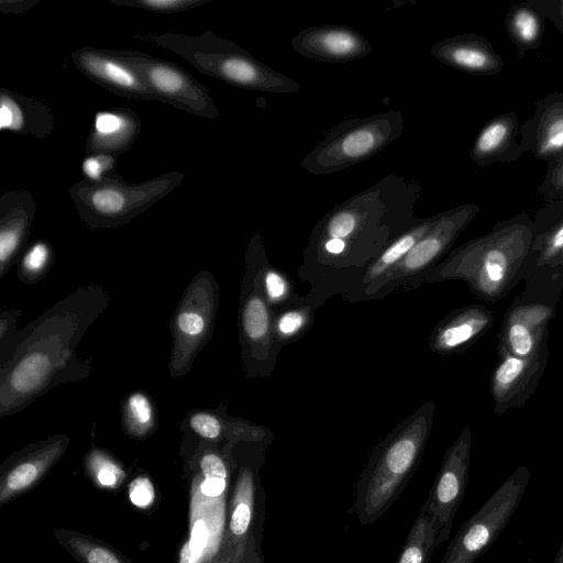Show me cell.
<instances>
[{"mask_svg": "<svg viewBox=\"0 0 563 563\" xmlns=\"http://www.w3.org/2000/svg\"><path fill=\"white\" fill-rule=\"evenodd\" d=\"M110 302L101 285L81 286L20 330L10 357L0 365V417L15 415L60 384L91 374V361L76 349Z\"/></svg>", "mask_w": 563, "mask_h": 563, "instance_id": "cell-1", "label": "cell"}, {"mask_svg": "<svg viewBox=\"0 0 563 563\" xmlns=\"http://www.w3.org/2000/svg\"><path fill=\"white\" fill-rule=\"evenodd\" d=\"M532 234L533 219L527 211L499 220L486 233L451 251L426 278L462 280L481 301L496 303L522 280Z\"/></svg>", "mask_w": 563, "mask_h": 563, "instance_id": "cell-2", "label": "cell"}, {"mask_svg": "<svg viewBox=\"0 0 563 563\" xmlns=\"http://www.w3.org/2000/svg\"><path fill=\"white\" fill-rule=\"evenodd\" d=\"M433 415V402L424 404L374 450L354 487L353 510L360 523L376 522L401 495L421 460Z\"/></svg>", "mask_w": 563, "mask_h": 563, "instance_id": "cell-3", "label": "cell"}, {"mask_svg": "<svg viewBox=\"0 0 563 563\" xmlns=\"http://www.w3.org/2000/svg\"><path fill=\"white\" fill-rule=\"evenodd\" d=\"M133 38L173 52L199 73L244 89L273 93H294L299 84L256 59L238 44L211 32L188 35L145 32Z\"/></svg>", "mask_w": 563, "mask_h": 563, "instance_id": "cell-4", "label": "cell"}, {"mask_svg": "<svg viewBox=\"0 0 563 563\" xmlns=\"http://www.w3.org/2000/svg\"><path fill=\"white\" fill-rule=\"evenodd\" d=\"M185 174L167 172L142 183H128L111 172L100 181L81 179L69 188L80 220L91 230L128 224L175 190Z\"/></svg>", "mask_w": 563, "mask_h": 563, "instance_id": "cell-5", "label": "cell"}, {"mask_svg": "<svg viewBox=\"0 0 563 563\" xmlns=\"http://www.w3.org/2000/svg\"><path fill=\"white\" fill-rule=\"evenodd\" d=\"M402 125L398 110L344 120L328 131L300 166L317 176L338 173L386 148L401 135Z\"/></svg>", "mask_w": 563, "mask_h": 563, "instance_id": "cell-6", "label": "cell"}, {"mask_svg": "<svg viewBox=\"0 0 563 563\" xmlns=\"http://www.w3.org/2000/svg\"><path fill=\"white\" fill-rule=\"evenodd\" d=\"M219 298L220 286L210 271H200L190 279L169 321L172 350L168 373L172 377L187 375L210 341Z\"/></svg>", "mask_w": 563, "mask_h": 563, "instance_id": "cell-7", "label": "cell"}, {"mask_svg": "<svg viewBox=\"0 0 563 563\" xmlns=\"http://www.w3.org/2000/svg\"><path fill=\"white\" fill-rule=\"evenodd\" d=\"M519 298L558 306L563 294V199L534 212L533 234Z\"/></svg>", "mask_w": 563, "mask_h": 563, "instance_id": "cell-8", "label": "cell"}, {"mask_svg": "<svg viewBox=\"0 0 563 563\" xmlns=\"http://www.w3.org/2000/svg\"><path fill=\"white\" fill-rule=\"evenodd\" d=\"M530 477L526 465L518 466L483 506L460 526L441 563H474L481 558L511 520Z\"/></svg>", "mask_w": 563, "mask_h": 563, "instance_id": "cell-9", "label": "cell"}, {"mask_svg": "<svg viewBox=\"0 0 563 563\" xmlns=\"http://www.w3.org/2000/svg\"><path fill=\"white\" fill-rule=\"evenodd\" d=\"M118 53L142 77L156 100L194 115L219 117L210 89L180 66L139 51L118 49Z\"/></svg>", "mask_w": 563, "mask_h": 563, "instance_id": "cell-10", "label": "cell"}, {"mask_svg": "<svg viewBox=\"0 0 563 563\" xmlns=\"http://www.w3.org/2000/svg\"><path fill=\"white\" fill-rule=\"evenodd\" d=\"M472 432L465 427L449 446L429 495L422 504L438 538V547L451 533L456 511L464 498L471 465Z\"/></svg>", "mask_w": 563, "mask_h": 563, "instance_id": "cell-11", "label": "cell"}, {"mask_svg": "<svg viewBox=\"0 0 563 563\" xmlns=\"http://www.w3.org/2000/svg\"><path fill=\"white\" fill-rule=\"evenodd\" d=\"M479 211L478 205L468 202L435 214L428 232L375 286H385L391 280L410 277L426 271L451 249Z\"/></svg>", "mask_w": 563, "mask_h": 563, "instance_id": "cell-12", "label": "cell"}, {"mask_svg": "<svg viewBox=\"0 0 563 563\" xmlns=\"http://www.w3.org/2000/svg\"><path fill=\"white\" fill-rule=\"evenodd\" d=\"M555 311L556 306L516 296L497 334V355L529 358L549 351V325Z\"/></svg>", "mask_w": 563, "mask_h": 563, "instance_id": "cell-13", "label": "cell"}, {"mask_svg": "<svg viewBox=\"0 0 563 563\" xmlns=\"http://www.w3.org/2000/svg\"><path fill=\"white\" fill-rule=\"evenodd\" d=\"M550 351L529 358L497 355L489 377L496 415L521 408L534 394L548 365Z\"/></svg>", "mask_w": 563, "mask_h": 563, "instance_id": "cell-14", "label": "cell"}, {"mask_svg": "<svg viewBox=\"0 0 563 563\" xmlns=\"http://www.w3.org/2000/svg\"><path fill=\"white\" fill-rule=\"evenodd\" d=\"M76 68L91 81L112 93L129 99L156 100L142 77L118 53V49L81 47L71 53Z\"/></svg>", "mask_w": 563, "mask_h": 563, "instance_id": "cell-15", "label": "cell"}, {"mask_svg": "<svg viewBox=\"0 0 563 563\" xmlns=\"http://www.w3.org/2000/svg\"><path fill=\"white\" fill-rule=\"evenodd\" d=\"M291 47L301 56L322 63H347L372 53L367 38L345 25L309 26L297 33Z\"/></svg>", "mask_w": 563, "mask_h": 563, "instance_id": "cell-16", "label": "cell"}, {"mask_svg": "<svg viewBox=\"0 0 563 563\" xmlns=\"http://www.w3.org/2000/svg\"><path fill=\"white\" fill-rule=\"evenodd\" d=\"M521 152L550 162L563 155V91L549 93L536 103L531 117L521 122Z\"/></svg>", "mask_w": 563, "mask_h": 563, "instance_id": "cell-17", "label": "cell"}, {"mask_svg": "<svg viewBox=\"0 0 563 563\" xmlns=\"http://www.w3.org/2000/svg\"><path fill=\"white\" fill-rule=\"evenodd\" d=\"M495 322V313L486 305L472 303L448 313L429 338L431 351L442 354L464 353Z\"/></svg>", "mask_w": 563, "mask_h": 563, "instance_id": "cell-18", "label": "cell"}, {"mask_svg": "<svg viewBox=\"0 0 563 563\" xmlns=\"http://www.w3.org/2000/svg\"><path fill=\"white\" fill-rule=\"evenodd\" d=\"M239 327L242 355L251 374L264 361L273 341V322L261 278L255 276L252 288L242 294Z\"/></svg>", "mask_w": 563, "mask_h": 563, "instance_id": "cell-19", "label": "cell"}, {"mask_svg": "<svg viewBox=\"0 0 563 563\" xmlns=\"http://www.w3.org/2000/svg\"><path fill=\"white\" fill-rule=\"evenodd\" d=\"M36 213L33 196L12 189L0 197V277L15 264L25 246Z\"/></svg>", "mask_w": 563, "mask_h": 563, "instance_id": "cell-20", "label": "cell"}, {"mask_svg": "<svg viewBox=\"0 0 563 563\" xmlns=\"http://www.w3.org/2000/svg\"><path fill=\"white\" fill-rule=\"evenodd\" d=\"M430 53L444 65L476 76L496 75L505 67L489 40L476 33L446 37L435 43Z\"/></svg>", "mask_w": 563, "mask_h": 563, "instance_id": "cell-21", "label": "cell"}, {"mask_svg": "<svg viewBox=\"0 0 563 563\" xmlns=\"http://www.w3.org/2000/svg\"><path fill=\"white\" fill-rule=\"evenodd\" d=\"M520 125L515 111L500 113L488 120L471 146V161L479 168H485L496 163L519 159L523 155L517 139Z\"/></svg>", "mask_w": 563, "mask_h": 563, "instance_id": "cell-22", "label": "cell"}, {"mask_svg": "<svg viewBox=\"0 0 563 563\" xmlns=\"http://www.w3.org/2000/svg\"><path fill=\"white\" fill-rule=\"evenodd\" d=\"M141 125L140 117L130 108L98 111L87 137L86 155L109 154L118 157L131 148Z\"/></svg>", "mask_w": 563, "mask_h": 563, "instance_id": "cell-23", "label": "cell"}, {"mask_svg": "<svg viewBox=\"0 0 563 563\" xmlns=\"http://www.w3.org/2000/svg\"><path fill=\"white\" fill-rule=\"evenodd\" d=\"M0 129L45 139L54 132L55 117L51 107L42 99L1 88Z\"/></svg>", "mask_w": 563, "mask_h": 563, "instance_id": "cell-24", "label": "cell"}, {"mask_svg": "<svg viewBox=\"0 0 563 563\" xmlns=\"http://www.w3.org/2000/svg\"><path fill=\"white\" fill-rule=\"evenodd\" d=\"M181 422L183 430L211 442L223 439L258 441L263 437L261 428L231 417L221 406L211 410L192 409Z\"/></svg>", "mask_w": 563, "mask_h": 563, "instance_id": "cell-25", "label": "cell"}, {"mask_svg": "<svg viewBox=\"0 0 563 563\" xmlns=\"http://www.w3.org/2000/svg\"><path fill=\"white\" fill-rule=\"evenodd\" d=\"M543 16L527 1L514 4L505 16V30L517 48V57L537 51L543 37Z\"/></svg>", "mask_w": 563, "mask_h": 563, "instance_id": "cell-26", "label": "cell"}, {"mask_svg": "<svg viewBox=\"0 0 563 563\" xmlns=\"http://www.w3.org/2000/svg\"><path fill=\"white\" fill-rule=\"evenodd\" d=\"M433 221L434 216L420 219L418 223L391 241L366 271L365 282L375 285L386 276L428 232Z\"/></svg>", "mask_w": 563, "mask_h": 563, "instance_id": "cell-27", "label": "cell"}, {"mask_svg": "<svg viewBox=\"0 0 563 563\" xmlns=\"http://www.w3.org/2000/svg\"><path fill=\"white\" fill-rule=\"evenodd\" d=\"M438 547L437 532L432 520L422 505L396 563H429Z\"/></svg>", "mask_w": 563, "mask_h": 563, "instance_id": "cell-28", "label": "cell"}, {"mask_svg": "<svg viewBox=\"0 0 563 563\" xmlns=\"http://www.w3.org/2000/svg\"><path fill=\"white\" fill-rule=\"evenodd\" d=\"M121 422L124 431L133 438H145L153 432L155 407L144 390L132 391L121 401Z\"/></svg>", "mask_w": 563, "mask_h": 563, "instance_id": "cell-29", "label": "cell"}, {"mask_svg": "<svg viewBox=\"0 0 563 563\" xmlns=\"http://www.w3.org/2000/svg\"><path fill=\"white\" fill-rule=\"evenodd\" d=\"M54 263V249L44 240L32 243L23 253L18 276L24 284H34L41 280Z\"/></svg>", "mask_w": 563, "mask_h": 563, "instance_id": "cell-30", "label": "cell"}, {"mask_svg": "<svg viewBox=\"0 0 563 563\" xmlns=\"http://www.w3.org/2000/svg\"><path fill=\"white\" fill-rule=\"evenodd\" d=\"M210 0H110L115 5L143 9L155 13H176L200 7Z\"/></svg>", "mask_w": 563, "mask_h": 563, "instance_id": "cell-31", "label": "cell"}, {"mask_svg": "<svg viewBox=\"0 0 563 563\" xmlns=\"http://www.w3.org/2000/svg\"><path fill=\"white\" fill-rule=\"evenodd\" d=\"M537 194L545 203L563 199V155L547 162V170Z\"/></svg>", "mask_w": 563, "mask_h": 563, "instance_id": "cell-32", "label": "cell"}, {"mask_svg": "<svg viewBox=\"0 0 563 563\" xmlns=\"http://www.w3.org/2000/svg\"><path fill=\"white\" fill-rule=\"evenodd\" d=\"M22 311L15 308L2 309L0 312V365H2L12 354L16 342L19 320Z\"/></svg>", "mask_w": 563, "mask_h": 563, "instance_id": "cell-33", "label": "cell"}, {"mask_svg": "<svg viewBox=\"0 0 563 563\" xmlns=\"http://www.w3.org/2000/svg\"><path fill=\"white\" fill-rule=\"evenodd\" d=\"M117 164V157L109 154L86 155L81 163V170L85 179L89 181H100L108 174L113 172Z\"/></svg>", "mask_w": 563, "mask_h": 563, "instance_id": "cell-34", "label": "cell"}, {"mask_svg": "<svg viewBox=\"0 0 563 563\" xmlns=\"http://www.w3.org/2000/svg\"><path fill=\"white\" fill-rule=\"evenodd\" d=\"M263 291L267 302L277 305L283 302L289 292V285L285 277L273 268L263 271L261 277Z\"/></svg>", "mask_w": 563, "mask_h": 563, "instance_id": "cell-35", "label": "cell"}, {"mask_svg": "<svg viewBox=\"0 0 563 563\" xmlns=\"http://www.w3.org/2000/svg\"><path fill=\"white\" fill-rule=\"evenodd\" d=\"M308 322V312L303 309H291L282 313L275 322V332L282 340L298 334Z\"/></svg>", "mask_w": 563, "mask_h": 563, "instance_id": "cell-36", "label": "cell"}, {"mask_svg": "<svg viewBox=\"0 0 563 563\" xmlns=\"http://www.w3.org/2000/svg\"><path fill=\"white\" fill-rule=\"evenodd\" d=\"M528 2L563 34V0H528Z\"/></svg>", "mask_w": 563, "mask_h": 563, "instance_id": "cell-37", "label": "cell"}, {"mask_svg": "<svg viewBox=\"0 0 563 563\" xmlns=\"http://www.w3.org/2000/svg\"><path fill=\"white\" fill-rule=\"evenodd\" d=\"M130 499L139 507H147L154 499V488L148 478L140 476L130 485Z\"/></svg>", "mask_w": 563, "mask_h": 563, "instance_id": "cell-38", "label": "cell"}, {"mask_svg": "<svg viewBox=\"0 0 563 563\" xmlns=\"http://www.w3.org/2000/svg\"><path fill=\"white\" fill-rule=\"evenodd\" d=\"M200 468L206 478H223L227 476V467L220 455L213 452L203 454L200 460Z\"/></svg>", "mask_w": 563, "mask_h": 563, "instance_id": "cell-39", "label": "cell"}, {"mask_svg": "<svg viewBox=\"0 0 563 563\" xmlns=\"http://www.w3.org/2000/svg\"><path fill=\"white\" fill-rule=\"evenodd\" d=\"M208 541V529L203 520L199 519L195 522L191 536L188 541L190 548L198 552L202 553Z\"/></svg>", "mask_w": 563, "mask_h": 563, "instance_id": "cell-40", "label": "cell"}, {"mask_svg": "<svg viewBox=\"0 0 563 563\" xmlns=\"http://www.w3.org/2000/svg\"><path fill=\"white\" fill-rule=\"evenodd\" d=\"M118 466L110 461H102L97 471V478L103 486H112L117 483L120 474Z\"/></svg>", "mask_w": 563, "mask_h": 563, "instance_id": "cell-41", "label": "cell"}, {"mask_svg": "<svg viewBox=\"0 0 563 563\" xmlns=\"http://www.w3.org/2000/svg\"><path fill=\"white\" fill-rule=\"evenodd\" d=\"M38 1L34 0H1L0 11L2 13H23L34 7Z\"/></svg>", "mask_w": 563, "mask_h": 563, "instance_id": "cell-42", "label": "cell"}, {"mask_svg": "<svg viewBox=\"0 0 563 563\" xmlns=\"http://www.w3.org/2000/svg\"><path fill=\"white\" fill-rule=\"evenodd\" d=\"M88 563H119L117 556L109 550L96 547L88 552Z\"/></svg>", "mask_w": 563, "mask_h": 563, "instance_id": "cell-43", "label": "cell"}, {"mask_svg": "<svg viewBox=\"0 0 563 563\" xmlns=\"http://www.w3.org/2000/svg\"><path fill=\"white\" fill-rule=\"evenodd\" d=\"M225 488V479L223 478H205L200 489L201 493L208 497H217Z\"/></svg>", "mask_w": 563, "mask_h": 563, "instance_id": "cell-44", "label": "cell"}, {"mask_svg": "<svg viewBox=\"0 0 563 563\" xmlns=\"http://www.w3.org/2000/svg\"><path fill=\"white\" fill-rule=\"evenodd\" d=\"M202 553L194 551L187 542L180 552V563H198Z\"/></svg>", "mask_w": 563, "mask_h": 563, "instance_id": "cell-45", "label": "cell"}, {"mask_svg": "<svg viewBox=\"0 0 563 563\" xmlns=\"http://www.w3.org/2000/svg\"><path fill=\"white\" fill-rule=\"evenodd\" d=\"M553 563H563V541L556 551Z\"/></svg>", "mask_w": 563, "mask_h": 563, "instance_id": "cell-46", "label": "cell"}, {"mask_svg": "<svg viewBox=\"0 0 563 563\" xmlns=\"http://www.w3.org/2000/svg\"><path fill=\"white\" fill-rule=\"evenodd\" d=\"M499 563H505V562H499ZM516 563H521V562H516Z\"/></svg>", "mask_w": 563, "mask_h": 563, "instance_id": "cell-47", "label": "cell"}]
</instances>
